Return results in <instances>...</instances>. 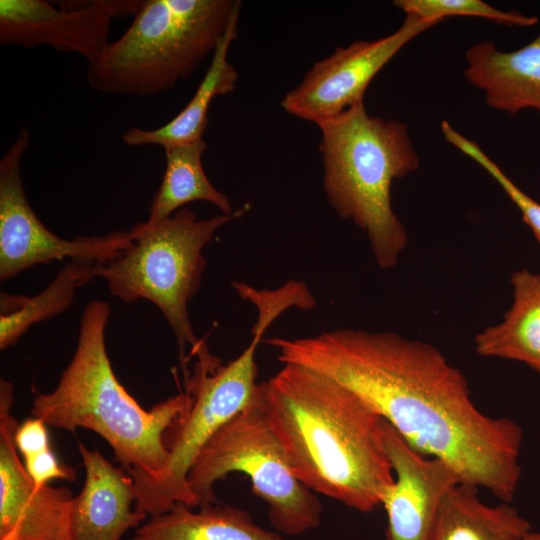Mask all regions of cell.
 Segmentation results:
<instances>
[{
    "instance_id": "obj_19",
    "label": "cell",
    "mask_w": 540,
    "mask_h": 540,
    "mask_svg": "<svg viewBox=\"0 0 540 540\" xmlns=\"http://www.w3.org/2000/svg\"><path fill=\"white\" fill-rule=\"evenodd\" d=\"M531 530L511 503L486 504L477 487L459 482L443 497L429 540H523Z\"/></svg>"
},
{
    "instance_id": "obj_21",
    "label": "cell",
    "mask_w": 540,
    "mask_h": 540,
    "mask_svg": "<svg viewBox=\"0 0 540 540\" xmlns=\"http://www.w3.org/2000/svg\"><path fill=\"white\" fill-rule=\"evenodd\" d=\"M207 148L204 139L164 149L166 167L161 184L149 208L148 223H156L172 216L194 201H206L222 214H232L229 198L209 181L202 166V155Z\"/></svg>"
},
{
    "instance_id": "obj_18",
    "label": "cell",
    "mask_w": 540,
    "mask_h": 540,
    "mask_svg": "<svg viewBox=\"0 0 540 540\" xmlns=\"http://www.w3.org/2000/svg\"><path fill=\"white\" fill-rule=\"evenodd\" d=\"M510 282V308L501 322L475 336V351L482 357L522 362L540 374V274L520 269Z\"/></svg>"
},
{
    "instance_id": "obj_15",
    "label": "cell",
    "mask_w": 540,
    "mask_h": 540,
    "mask_svg": "<svg viewBox=\"0 0 540 540\" xmlns=\"http://www.w3.org/2000/svg\"><path fill=\"white\" fill-rule=\"evenodd\" d=\"M465 63V79L483 93L489 107L512 115L534 110L540 116V32L513 51L478 42L466 50Z\"/></svg>"
},
{
    "instance_id": "obj_26",
    "label": "cell",
    "mask_w": 540,
    "mask_h": 540,
    "mask_svg": "<svg viewBox=\"0 0 540 540\" xmlns=\"http://www.w3.org/2000/svg\"><path fill=\"white\" fill-rule=\"evenodd\" d=\"M523 540H540V532L531 530Z\"/></svg>"
},
{
    "instance_id": "obj_2",
    "label": "cell",
    "mask_w": 540,
    "mask_h": 540,
    "mask_svg": "<svg viewBox=\"0 0 540 540\" xmlns=\"http://www.w3.org/2000/svg\"><path fill=\"white\" fill-rule=\"evenodd\" d=\"M256 401L294 475L361 513L382 506L395 476L385 420L338 382L295 364L258 383Z\"/></svg>"
},
{
    "instance_id": "obj_10",
    "label": "cell",
    "mask_w": 540,
    "mask_h": 540,
    "mask_svg": "<svg viewBox=\"0 0 540 540\" xmlns=\"http://www.w3.org/2000/svg\"><path fill=\"white\" fill-rule=\"evenodd\" d=\"M411 14L393 33L373 41L338 47L315 62L303 80L281 100L292 116L319 123L362 105L373 78L411 40L437 25Z\"/></svg>"
},
{
    "instance_id": "obj_11",
    "label": "cell",
    "mask_w": 540,
    "mask_h": 540,
    "mask_svg": "<svg viewBox=\"0 0 540 540\" xmlns=\"http://www.w3.org/2000/svg\"><path fill=\"white\" fill-rule=\"evenodd\" d=\"M139 0L65 1L0 0V45L28 49L49 46L76 53L88 63L97 59L110 41L115 17L136 14Z\"/></svg>"
},
{
    "instance_id": "obj_1",
    "label": "cell",
    "mask_w": 540,
    "mask_h": 540,
    "mask_svg": "<svg viewBox=\"0 0 540 540\" xmlns=\"http://www.w3.org/2000/svg\"><path fill=\"white\" fill-rule=\"evenodd\" d=\"M295 364L350 389L415 450L451 466L462 482L511 503L522 468L523 430L483 413L464 374L435 346L393 332L335 329L266 341Z\"/></svg>"
},
{
    "instance_id": "obj_17",
    "label": "cell",
    "mask_w": 540,
    "mask_h": 540,
    "mask_svg": "<svg viewBox=\"0 0 540 540\" xmlns=\"http://www.w3.org/2000/svg\"><path fill=\"white\" fill-rule=\"evenodd\" d=\"M197 508L175 503L144 521L130 540H285L239 507L217 502Z\"/></svg>"
},
{
    "instance_id": "obj_16",
    "label": "cell",
    "mask_w": 540,
    "mask_h": 540,
    "mask_svg": "<svg viewBox=\"0 0 540 540\" xmlns=\"http://www.w3.org/2000/svg\"><path fill=\"white\" fill-rule=\"evenodd\" d=\"M240 7L233 13L213 52L211 63L188 104L172 120L156 129L131 127L122 135L124 144L131 147L158 145L167 149L204 139L208 110L213 99L232 92L238 79L237 70L228 61V51L237 36Z\"/></svg>"
},
{
    "instance_id": "obj_9",
    "label": "cell",
    "mask_w": 540,
    "mask_h": 540,
    "mask_svg": "<svg viewBox=\"0 0 540 540\" xmlns=\"http://www.w3.org/2000/svg\"><path fill=\"white\" fill-rule=\"evenodd\" d=\"M29 146V131L22 128L0 160V279L56 260L105 263L117 257L130 243L129 232L69 240L54 234L38 218L26 197L21 174Z\"/></svg>"
},
{
    "instance_id": "obj_12",
    "label": "cell",
    "mask_w": 540,
    "mask_h": 540,
    "mask_svg": "<svg viewBox=\"0 0 540 540\" xmlns=\"http://www.w3.org/2000/svg\"><path fill=\"white\" fill-rule=\"evenodd\" d=\"M13 386L0 380V536L20 540H71L74 496L67 487L37 485L15 445Z\"/></svg>"
},
{
    "instance_id": "obj_23",
    "label": "cell",
    "mask_w": 540,
    "mask_h": 540,
    "mask_svg": "<svg viewBox=\"0 0 540 540\" xmlns=\"http://www.w3.org/2000/svg\"><path fill=\"white\" fill-rule=\"evenodd\" d=\"M441 131L447 142L473 159L501 186L519 209L524 222L540 243V203L520 189L472 140L460 134L448 121L441 122Z\"/></svg>"
},
{
    "instance_id": "obj_4",
    "label": "cell",
    "mask_w": 540,
    "mask_h": 540,
    "mask_svg": "<svg viewBox=\"0 0 540 540\" xmlns=\"http://www.w3.org/2000/svg\"><path fill=\"white\" fill-rule=\"evenodd\" d=\"M317 126L329 204L366 234L377 265L393 268L408 235L392 208V183L420 165L408 125L369 115L362 104Z\"/></svg>"
},
{
    "instance_id": "obj_25",
    "label": "cell",
    "mask_w": 540,
    "mask_h": 540,
    "mask_svg": "<svg viewBox=\"0 0 540 540\" xmlns=\"http://www.w3.org/2000/svg\"><path fill=\"white\" fill-rule=\"evenodd\" d=\"M46 423L37 417L25 420L18 425L14 440L23 458L50 449Z\"/></svg>"
},
{
    "instance_id": "obj_14",
    "label": "cell",
    "mask_w": 540,
    "mask_h": 540,
    "mask_svg": "<svg viewBox=\"0 0 540 540\" xmlns=\"http://www.w3.org/2000/svg\"><path fill=\"white\" fill-rule=\"evenodd\" d=\"M85 470L83 487L74 496L71 540H122L146 518L135 507L134 480L97 450L78 443Z\"/></svg>"
},
{
    "instance_id": "obj_24",
    "label": "cell",
    "mask_w": 540,
    "mask_h": 540,
    "mask_svg": "<svg viewBox=\"0 0 540 540\" xmlns=\"http://www.w3.org/2000/svg\"><path fill=\"white\" fill-rule=\"evenodd\" d=\"M23 464L37 485H46L54 479L74 481L77 475L76 469L61 464L51 449L24 458Z\"/></svg>"
},
{
    "instance_id": "obj_13",
    "label": "cell",
    "mask_w": 540,
    "mask_h": 540,
    "mask_svg": "<svg viewBox=\"0 0 540 540\" xmlns=\"http://www.w3.org/2000/svg\"><path fill=\"white\" fill-rule=\"evenodd\" d=\"M384 442L395 476L382 503L386 540H429L443 497L462 481L442 460L412 448L387 421Z\"/></svg>"
},
{
    "instance_id": "obj_8",
    "label": "cell",
    "mask_w": 540,
    "mask_h": 540,
    "mask_svg": "<svg viewBox=\"0 0 540 540\" xmlns=\"http://www.w3.org/2000/svg\"><path fill=\"white\" fill-rule=\"evenodd\" d=\"M234 472L249 479L278 533L299 535L320 525L322 504L294 475L256 395L210 438L191 466L187 484L196 506L217 503L215 484Z\"/></svg>"
},
{
    "instance_id": "obj_20",
    "label": "cell",
    "mask_w": 540,
    "mask_h": 540,
    "mask_svg": "<svg viewBox=\"0 0 540 540\" xmlns=\"http://www.w3.org/2000/svg\"><path fill=\"white\" fill-rule=\"evenodd\" d=\"M91 260H69L51 283L39 294H0V349L13 346L34 324L64 312L73 302L77 289L96 278Z\"/></svg>"
},
{
    "instance_id": "obj_6",
    "label": "cell",
    "mask_w": 540,
    "mask_h": 540,
    "mask_svg": "<svg viewBox=\"0 0 540 540\" xmlns=\"http://www.w3.org/2000/svg\"><path fill=\"white\" fill-rule=\"evenodd\" d=\"M245 211L198 219L182 208L156 223L139 222L129 231L127 248L96 265V277L105 280L111 295L126 303L148 300L160 310L176 338L184 377L187 361L206 346L188 314L205 270L203 249L221 227Z\"/></svg>"
},
{
    "instance_id": "obj_22",
    "label": "cell",
    "mask_w": 540,
    "mask_h": 540,
    "mask_svg": "<svg viewBox=\"0 0 540 540\" xmlns=\"http://www.w3.org/2000/svg\"><path fill=\"white\" fill-rule=\"evenodd\" d=\"M393 4L405 14L436 23L453 16L479 17L517 27H530L538 23L535 16L503 11L482 0H395Z\"/></svg>"
},
{
    "instance_id": "obj_7",
    "label": "cell",
    "mask_w": 540,
    "mask_h": 540,
    "mask_svg": "<svg viewBox=\"0 0 540 540\" xmlns=\"http://www.w3.org/2000/svg\"><path fill=\"white\" fill-rule=\"evenodd\" d=\"M276 319L272 311L259 310L250 343L226 365L209 351L196 357L192 374L185 377L192 403L166 432L169 454L164 466L153 475L128 472L134 480L135 507L148 518L178 502L197 507L187 484L189 470L210 438L254 401L257 347Z\"/></svg>"
},
{
    "instance_id": "obj_27",
    "label": "cell",
    "mask_w": 540,
    "mask_h": 540,
    "mask_svg": "<svg viewBox=\"0 0 540 540\" xmlns=\"http://www.w3.org/2000/svg\"><path fill=\"white\" fill-rule=\"evenodd\" d=\"M0 540H20V539H18L16 536L12 534H6L3 536H0Z\"/></svg>"
},
{
    "instance_id": "obj_3",
    "label": "cell",
    "mask_w": 540,
    "mask_h": 540,
    "mask_svg": "<svg viewBox=\"0 0 540 540\" xmlns=\"http://www.w3.org/2000/svg\"><path fill=\"white\" fill-rule=\"evenodd\" d=\"M110 306L90 301L84 308L74 354L55 389L35 396L31 413L47 425L100 435L127 472L153 475L168 458L167 430L184 415L187 392L144 409L118 381L107 354L105 330Z\"/></svg>"
},
{
    "instance_id": "obj_5",
    "label": "cell",
    "mask_w": 540,
    "mask_h": 540,
    "mask_svg": "<svg viewBox=\"0 0 540 540\" xmlns=\"http://www.w3.org/2000/svg\"><path fill=\"white\" fill-rule=\"evenodd\" d=\"M235 0H146L128 29L88 63L87 81L101 93L153 96L189 78L214 52Z\"/></svg>"
}]
</instances>
